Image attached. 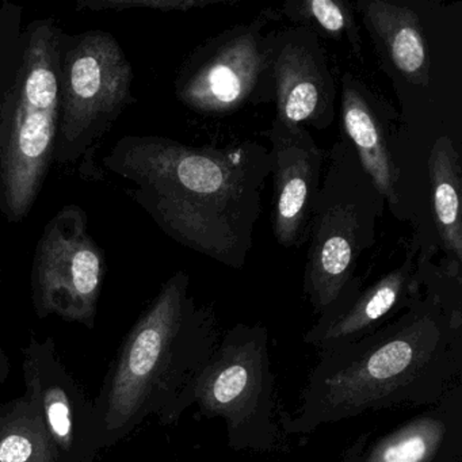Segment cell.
I'll use <instances>...</instances> for the list:
<instances>
[{
  "label": "cell",
  "mask_w": 462,
  "mask_h": 462,
  "mask_svg": "<svg viewBox=\"0 0 462 462\" xmlns=\"http://www.w3.org/2000/svg\"><path fill=\"white\" fill-rule=\"evenodd\" d=\"M59 113L53 163L88 158L134 97V67L109 32L61 31L58 47Z\"/></svg>",
  "instance_id": "6"
},
{
  "label": "cell",
  "mask_w": 462,
  "mask_h": 462,
  "mask_svg": "<svg viewBox=\"0 0 462 462\" xmlns=\"http://www.w3.org/2000/svg\"><path fill=\"white\" fill-rule=\"evenodd\" d=\"M102 166L134 183L126 193L167 236L231 269L247 263L270 177L266 147H193L167 137L125 136Z\"/></svg>",
  "instance_id": "1"
},
{
  "label": "cell",
  "mask_w": 462,
  "mask_h": 462,
  "mask_svg": "<svg viewBox=\"0 0 462 462\" xmlns=\"http://www.w3.org/2000/svg\"><path fill=\"white\" fill-rule=\"evenodd\" d=\"M462 457V383L439 402L383 434L365 432L342 462H459Z\"/></svg>",
  "instance_id": "14"
},
{
  "label": "cell",
  "mask_w": 462,
  "mask_h": 462,
  "mask_svg": "<svg viewBox=\"0 0 462 462\" xmlns=\"http://www.w3.org/2000/svg\"><path fill=\"white\" fill-rule=\"evenodd\" d=\"M423 293L374 334L320 351L299 410L281 415L286 434L385 408L429 407L461 383L462 302L427 285Z\"/></svg>",
  "instance_id": "2"
},
{
  "label": "cell",
  "mask_w": 462,
  "mask_h": 462,
  "mask_svg": "<svg viewBox=\"0 0 462 462\" xmlns=\"http://www.w3.org/2000/svg\"><path fill=\"white\" fill-rule=\"evenodd\" d=\"M26 396L39 408L60 462H93L104 448L96 402L83 393L52 339L32 337L23 361Z\"/></svg>",
  "instance_id": "10"
},
{
  "label": "cell",
  "mask_w": 462,
  "mask_h": 462,
  "mask_svg": "<svg viewBox=\"0 0 462 462\" xmlns=\"http://www.w3.org/2000/svg\"><path fill=\"white\" fill-rule=\"evenodd\" d=\"M354 9L362 15L383 63L408 85L429 88L431 59L418 13L385 0H362Z\"/></svg>",
  "instance_id": "16"
},
{
  "label": "cell",
  "mask_w": 462,
  "mask_h": 462,
  "mask_svg": "<svg viewBox=\"0 0 462 462\" xmlns=\"http://www.w3.org/2000/svg\"><path fill=\"white\" fill-rule=\"evenodd\" d=\"M7 370H9V364H7L6 356L0 351V381L6 377Z\"/></svg>",
  "instance_id": "21"
},
{
  "label": "cell",
  "mask_w": 462,
  "mask_h": 462,
  "mask_svg": "<svg viewBox=\"0 0 462 462\" xmlns=\"http://www.w3.org/2000/svg\"><path fill=\"white\" fill-rule=\"evenodd\" d=\"M396 112L356 75L346 72L340 94V129L359 164L394 217L404 218L402 169L393 155Z\"/></svg>",
  "instance_id": "15"
},
{
  "label": "cell",
  "mask_w": 462,
  "mask_h": 462,
  "mask_svg": "<svg viewBox=\"0 0 462 462\" xmlns=\"http://www.w3.org/2000/svg\"><path fill=\"white\" fill-rule=\"evenodd\" d=\"M221 4L215 0H85L78 5L79 9L93 12H121L129 9H150L156 12H189L193 9H204L212 5Z\"/></svg>",
  "instance_id": "20"
},
{
  "label": "cell",
  "mask_w": 462,
  "mask_h": 462,
  "mask_svg": "<svg viewBox=\"0 0 462 462\" xmlns=\"http://www.w3.org/2000/svg\"><path fill=\"white\" fill-rule=\"evenodd\" d=\"M274 7L261 10L245 23L232 26L199 45L175 79L178 101L197 115L226 117L245 106L274 102L272 23Z\"/></svg>",
  "instance_id": "8"
},
{
  "label": "cell",
  "mask_w": 462,
  "mask_h": 462,
  "mask_svg": "<svg viewBox=\"0 0 462 462\" xmlns=\"http://www.w3.org/2000/svg\"><path fill=\"white\" fill-rule=\"evenodd\" d=\"M429 177L438 239L446 259L462 263L461 164L450 137H438L432 144Z\"/></svg>",
  "instance_id": "17"
},
{
  "label": "cell",
  "mask_w": 462,
  "mask_h": 462,
  "mask_svg": "<svg viewBox=\"0 0 462 462\" xmlns=\"http://www.w3.org/2000/svg\"><path fill=\"white\" fill-rule=\"evenodd\" d=\"M106 262L78 205L61 208L45 226L34 251L32 297L40 318L56 315L91 326Z\"/></svg>",
  "instance_id": "9"
},
{
  "label": "cell",
  "mask_w": 462,
  "mask_h": 462,
  "mask_svg": "<svg viewBox=\"0 0 462 462\" xmlns=\"http://www.w3.org/2000/svg\"><path fill=\"white\" fill-rule=\"evenodd\" d=\"M273 234L286 250L308 239L313 202L323 180L324 152L308 129L273 121L269 132Z\"/></svg>",
  "instance_id": "13"
},
{
  "label": "cell",
  "mask_w": 462,
  "mask_h": 462,
  "mask_svg": "<svg viewBox=\"0 0 462 462\" xmlns=\"http://www.w3.org/2000/svg\"><path fill=\"white\" fill-rule=\"evenodd\" d=\"M61 31L53 18L0 6V216L10 224L29 217L53 164Z\"/></svg>",
  "instance_id": "4"
},
{
  "label": "cell",
  "mask_w": 462,
  "mask_h": 462,
  "mask_svg": "<svg viewBox=\"0 0 462 462\" xmlns=\"http://www.w3.org/2000/svg\"><path fill=\"white\" fill-rule=\"evenodd\" d=\"M385 208L350 143L340 137L329 152L308 226L304 293L316 315L328 310L356 277L359 256L377 242Z\"/></svg>",
  "instance_id": "5"
},
{
  "label": "cell",
  "mask_w": 462,
  "mask_h": 462,
  "mask_svg": "<svg viewBox=\"0 0 462 462\" xmlns=\"http://www.w3.org/2000/svg\"><path fill=\"white\" fill-rule=\"evenodd\" d=\"M269 345V331L262 324L231 327L194 385L191 405H199L204 418L226 423L232 450L263 453L280 448Z\"/></svg>",
  "instance_id": "7"
},
{
  "label": "cell",
  "mask_w": 462,
  "mask_h": 462,
  "mask_svg": "<svg viewBox=\"0 0 462 462\" xmlns=\"http://www.w3.org/2000/svg\"><path fill=\"white\" fill-rule=\"evenodd\" d=\"M218 340L215 310L197 304L188 273H175L129 332L97 399L104 448L150 415L177 421Z\"/></svg>",
  "instance_id": "3"
},
{
  "label": "cell",
  "mask_w": 462,
  "mask_h": 462,
  "mask_svg": "<svg viewBox=\"0 0 462 462\" xmlns=\"http://www.w3.org/2000/svg\"><path fill=\"white\" fill-rule=\"evenodd\" d=\"M354 4L346 0H288L278 7L281 17L294 26L310 29L319 39L347 42L362 58V40Z\"/></svg>",
  "instance_id": "19"
},
{
  "label": "cell",
  "mask_w": 462,
  "mask_h": 462,
  "mask_svg": "<svg viewBox=\"0 0 462 462\" xmlns=\"http://www.w3.org/2000/svg\"><path fill=\"white\" fill-rule=\"evenodd\" d=\"M415 253V248H411L400 266L367 288L356 275L337 301L319 315L315 326L304 337L305 343L319 351L350 345L374 334L404 312L423 293L416 274Z\"/></svg>",
  "instance_id": "12"
},
{
  "label": "cell",
  "mask_w": 462,
  "mask_h": 462,
  "mask_svg": "<svg viewBox=\"0 0 462 462\" xmlns=\"http://www.w3.org/2000/svg\"><path fill=\"white\" fill-rule=\"evenodd\" d=\"M0 462H60L31 397L0 408Z\"/></svg>",
  "instance_id": "18"
},
{
  "label": "cell",
  "mask_w": 462,
  "mask_h": 462,
  "mask_svg": "<svg viewBox=\"0 0 462 462\" xmlns=\"http://www.w3.org/2000/svg\"><path fill=\"white\" fill-rule=\"evenodd\" d=\"M274 120L289 128L327 131L335 121L337 85L321 40L291 26L272 40Z\"/></svg>",
  "instance_id": "11"
}]
</instances>
